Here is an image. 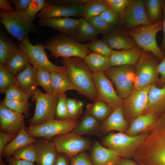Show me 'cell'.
<instances>
[{
	"mask_svg": "<svg viewBox=\"0 0 165 165\" xmlns=\"http://www.w3.org/2000/svg\"><path fill=\"white\" fill-rule=\"evenodd\" d=\"M87 0H50L46 1L55 4L83 5Z\"/></svg>",
	"mask_w": 165,
	"mask_h": 165,
	"instance_id": "53",
	"label": "cell"
},
{
	"mask_svg": "<svg viewBox=\"0 0 165 165\" xmlns=\"http://www.w3.org/2000/svg\"><path fill=\"white\" fill-rule=\"evenodd\" d=\"M126 126L123 107L121 105L112 110L110 115L101 125L100 129L103 132L111 130L122 131L125 129Z\"/></svg>",
	"mask_w": 165,
	"mask_h": 165,
	"instance_id": "23",
	"label": "cell"
},
{
	"mask_svg": "<svg viewBox=\"0 0 165 165\" xmlns=\"http://www.w3.org/2000/svg\"><path fill=\"white\" fill-rule=\"evenodd\" d=\"M163 20L147 25L139 26L128 30L126 34L143 51L152 53L161 61L165 54L159 47L156 39L157 34L162 31Z\"/></svg>",
	"mask_w": 165,
	"mask_h": 165,
	"instance_id": "2",
	"label": "cell"
},
{
	"mask_svg": "<svg viewBox=\"0 0 165 165\" xmlns=\"http://www.w3.org/2000/svg\"><path fill=\"white\" fill-rule=\"evenodd\" d=\"M36 103L34 114L28 120L29 126L38 125L55 116L58 95L54 93H44L37 88L32 97Z\"/></svg>",
	"mask_w": 165,
	"mask_h": 165,
	"instance_id": "5",
	"label": "cell"
},
{
	"mask_svg": "<svg viewBox=\"0 0 165 165\" xmlns=\"http://www.w3.org/2000/svg\"><path fill=\"white\" fill-rule=\"evenodd\" d=\"M119 164V165H138L131 160L124 159H120Z\"/></svg>",
	"mask_w": 165,
	"mask_h": 165,
	"instance_id": "58",
	"label": "cell"
},
{
	"mask_svg": "<svg viewBox=\"0 0 165 165\" xmlns=\"http://www.w3.org/2000/svg\"><path fill=\"white\" fill-rule=\"evenodd\" d=\"M0 21L7 31L13 37L22 42L31 33L38 30L33 18L26 12H1Z\"/></svg>",
	"mask_w": 165,
	"mask_h": 165,
	"instance_id": "4",
	"label": "cell"
},
{
	"mask_svg": "<svg viewBox=\"0 0 165 165\" xmlns=\"http://www.w3.org/2000/svg\"><path fill=\"white\" fill-rule=\"evenodd\" d=\"M16 46L1 33L0 36V63L5 64Z\"/></svg>",
	"mask_w": 165,
	"mask_h": 165,
	"instance_id": "41",
	"label": "cell"
},
{
	"mask_svg": "<svg viewBox=\"0 0 165 165\" xmlns=\"http://www.w3.org/2000/svg\"><path fill=\"white\" fill-rule=\"evenodd\" d=\"M146 12L152 24L162 20L163 1L147 0L145 1Z\"/></svg>",
	"mask_w": 165,
	"mask_h": 165,
	"instance_id": "35",
	"label": "cell"
},
{
	"mask_svg": "<svg viewBox=\"0 0 165 165\" xmlns=\"http://www.w3.org/2000/svg\"><path fill=\"white\" fill-rule=\"evenodd\" d=\"M70 165H94L84 151L70 159Z\"/></svg>",
	"mask_w": 165,
	"mask_h": 165,
	"instance_id": "49",
	"label": "cell"
},
{
	"mask_svg": "<svg viewBox=\"0 0 165 165\" xmlns=\"http://www.w3.org/2000/svg\"><path fill=\"white\" fill-rule=\"evenodd\" d=\"M37 165H54L58 152L53 141L44 139L35 143Z\"/></svg>",
	"mask_w": 165,
	"mask_h": 165,
	"instance_id": "19",
	"label": "cell"
},
{
	"mask_svg": "<svg viewBox=\"0 0 165 165\" xmlns=\"http://www.w3.org/2000/svg\"><path fill=\"white\" fill-rule=\"evenodd\" d=\"M67 107L72 119L77 120L82 113L83 104L82 102L79 100L67 98Z\"/></svg>",
	"mask_w": 165,
	"mask_h": 165,
	"instance_id": "45",
	"label": "cell"
},
{
	"mask_svg": "<svg viewBox=\"0 0 165 165\" xmlns=\"http://www.w3.org/2000/svg\"><path fill=\"white\" fill-rule=\"evenodd\" d=\"M94 165H114L118 164L120 157L112 151L96 141L93 145L90 154Z\"/></svg>",
	"mask_w": 165,
	"mask_h": 165,
	"instance_id": "20",
	"label": "cell"
},
{
	"mask_svg": "<svg viewBox=\"0 0 165 165\" xmlns=\"http://www.w3.org/2000/svg\"><path fill=\"white\" fill-rule=\"evenodd\" d=\"M6 160L8 165H34V163L26 160L17 159L13 156L6 158Z\"/></svg>",
	"mask_w": 165,
	"mask_h": 165,
	"instance_id": "54",
	"label": "cell"
},
{
	"mask_svg": "<svg viewBox=\"0 0 165 165\" xmlns=\"http://www.w3.org/2000/svg\"><path fill=\"white\" fill-rule=\"evenodd\" d=\"M109 7L105 0H87L83 5L82 16L88 19L99 16Z\"/></svg>",
	"mask_w": 165,
	"mask_h": 165,
	"instance_id": "33",
	"label": "cell"
},
{
	"mask_svg": "<svg viewBox=\"0 0 165 165\" xmlns=\"http://www.w3.org/2000/svg\"><path fill=\"white\" fill-rule=\"evenodd\" d=\"M160 122L165 125V112L160 119ZM160 134L156 151L147 156L146 160L148 165H165V128Z\"/></svg>",
	"mask_w": 165,
	"mask_h": 165,
	"instance_id": "27",
	"label": "cell"
},
{
	"mask_svg": "<svg viewBox=\"0 0 165 165\" xmlns=\"http://www.w3.org/2000/svg\"><path fill=\"white\" fill-rule=\"evenodd\" d=\"M36 69L29 64L23 71L16 76L17 84L30 97L38 88L36 79Z\"/></svg>",
	"mask_w": 165,
	"mask_h": 165,
	"instance_id": "21",
	"label": "cell"
},
{
	"mask_svg": "<svg viewBox=\"0 0 165 165\" xmlns=\"http://www.w3.org/2000/svg\"><path fill=\"white\" fill-rule=\"evenodd\" d=\"M38 140L30 136L25 130V126L16 134L15 138L5 147L1 156L8 158L12 156L18 149L26 145L35 144Z\"/></svg>",
	"mask_w": 165,
	"mask_h": 165,
	"instance_id": "24",
	"label": "cell"
},
{
	"mask_svg": "<svg viewBox=\"0 0 165 165\" xmlns=\"http://www.w3.org/2000/svg\"><path fill=\"white\" fill-rule=\"evenodd\" d=\"M20 46V49L28 56L30 64L35 68L42 67L50 72H58L67 75V69L64 66H57L50 61L45 51L46 48L45 45L41 43L32 45L28 35L21 42Z\"/></svg>",
	"mask_w": 165,
	"mask_h": 165,
	"instance_id": "8",
	"label": "cell"
},
{
	"mask_svg": "<svg viewBox=\"0 0 165 165\" xmlns=\"http://www.w3.org/2000/svg\"><path fill=\"white\" fill-rule=\"evenodd\" d=\"M145 137V134L130 136L121 133H111L104 138L102 142L120 157L127 155Z\"/></svg>",
	"mask_w": 165,
	"mask_h": 165,
	"instance_id": "10",
	"label": "cell"
},
{
	"mask_svg": "<svg viewBox=\"0 0 165 165\" xmlns=\"http://www.w3.org/2000/svg\"><path fill=\"white\" fill-rule=\"evenodd\" d=\"M88 48L92 52L109 57L112 50L104 40L95 39L86 44Z\"/></svg>",
	"mask_w": 165,
	"mask_h": 165,
	"instance_id": "42",
	"label": "cell"
},
{
	"mask_svg": "<svg viewBox=\"0 0 165 165\" xmlns=\"http://www.w3.org/2000/svg\"><path fill=\"white\" fill-rule=\"evenodd\" d=\"M111 110L106 103L98 100L88 104L85 112L91 115L99 122L103 121L108 116Z\"/></svg>",
	"mask_w": 165,
	"mask_h": 165,
	"instance_id": "34",
	"label": "cell"
},
{
	"mask_svg": "<svg viewBox=\"0 0 165 165\" xmlns=\"http://www.w3.org/2000/svg\"><path fill=\"white\" fill-rule=\"evenodd\" d=\"M36 79L38 86H42L46 93H53L51 85L50 72L48 69L42 67L37 68Z\"/></svg>",
	"mask_w": 165,
	"mask_h": 165,
	"instance_id": "36",
	"label": "cell"
},
{
	"mask_svg": "<svg viewBox=\"0 0 165 165\" xmlns=\"http://www.w3.org/2000/svg\"><path fill=\"white\" fill-rule=\"evenodd\" d=\"M102 39L113 50L129 49L136 46L134 41L126 33L118 30H114Z\"/></svg>",
	"mask_w": 165,
	"mask_h": 165,
	"instance_id": "22",
	"label": "cell"
},
{
	"mask_svg": "<svg viewBox=\"0 0 165 165\" xmlns=\"http://www.w3.org/2000/svg\"><path fill=\"white\" fill-rule=\"evenodd\" d=\"M83 5L55 4L46 1L44 8L36 16L39 19L82 16Z\"/></svg>",
	"mask_w": 165,
	"mask_h": 165,
	"instance_id": "14",
	"label": "cell"
},
{
	"mask_svg": "<svg viewBox=\"0 0 165 165\" xmlns=\"http://www.w3.org/2000/svg\"><path fill=\"white\" fill-rule=\"evenodd\" d=\"M120 21L128 30L152 24L146 12L145 1L142 0H131Z\"/></svg>",
	"mask_w": 165,
	"mask_h": 165,
	"instance_id": "13",
	"label": "cell"
},
{
	"mask_svg": "<svg viewBox=\"0 0 165 165\" xmlns=\"http://www.w3.org/2000/svg\"><path fill=\"white\" fill-rule=\"evenodd\" d=\"M70 158L65 155L57 153V158L54 165H70Z\"/></svg>",
	"mask_w": 165,
	"mask_h": 165,
	"instance_id": "55",
	"label": "cell"
},
{
	"mask_svg": "<svg viewBox=\"0 0 165 165\" xmlns=\"http://www.w3.org/2000/svg\"><path fill=\"white\" fill-rule=\"evenodd\" d=\"M164 4L165 5V0L164 1Z\"/></svg>",
	"mask_w": 165,
	"mask_h": 165,
	"instance_id": "60",
	"label": "cell"
},
{
	"mask_svg": "<svg viewBox=\"0 0 165 165\" xmlns=\"http://www.w3.org/2000/svg\"><path fill=\"white\" fill-rule=\"evenodd\" d=\"M163 37L161 45V48L162 50H165V5L163 1Z\"/></svg>",
	"mask_w": 165,
	"mask_h": 165,
	"instance_id": "57",
	"label": "cell"
},
{
	"mask_svg": "<svg viewBox=\"0 0 165 165\" xmlns=\"http://www.w3.org/2000/svg\"><path fill=\"white\" fill-rule=\"evenodd\" d=\"M0 8L7 12H13L15 11L14 7L10 5L9 1L6 0H0Z\"/></svg>",
	"mask_w": 165,
	"mask_h": 165,
	"instance_id": "56",
	"label": "cell"
},
{
	"mask_svg": "<svg viewBox=\"0 0 165 165\" xmlns=\"http://www.w3.org/2000/svg\"><path fill=\"white\" fill-rule=\"evenodd\" d=\"M138 46L129 49L113 50L109 57L111 67L133 65L137 64L142 53Z\"/></svg>",
	"mask_w": 165,
	"mask_h": 165,
	"instance_id": "18",
	"label": "cell"
},
{
	"mask_svg": "<svg viewBox=\"0 0 165 165\" xmlns=\"http://www.w3.org/2000/svg\"><path fill=\"white\" fill-rule=\"evenodd\" d=\"M147 53L142 52L136 64L135 89L150 85L159 79V63Z\"/></svg>",
	"mask_w": 165,
	"mask_h": 165,
	"instance_id": "11",
	"label": "cell"
},
{
	"mask_svg": "<svg viewBox=\"0 0 165 165\" xmlns=\"http://www.w3.org/2000/svg\"><path fill=\"white\" fill-rule=\"evenodd\" d=\"M155 121V117L153 113L140 115L137 116L132 122L127 131V134L134 136L147 128L153 124Z\"/></svg>",
	"mask_w": 165,
	"mask_h": 165,
	"instance_id": "31",
	"label": "cell"
},
{
	"mask_svg": "<svg viewBox=\"0 0 165 165\" xmlns=\"http://www.w3.org/2000/svg\"><path fill=\"white\" fill-rule=\"evenodd\" d=\"M53 92L58 95L65 94L69 90H76L67 74L58 72H50Z\"/></svg>",
	"mask_w": 165,
	"mask_h": 165,
	"instance_id": "28",
	"label": "cell"
},
{
	"mask_svg": "<svg viewBox=\"0 0 165 165\" xmlns=\"http://www.w3.org/2000/svg\"><path fill=\"white\" fill-rule=\"evenodd\" d=\"M0 105L19 113L24 114L26 117H28L29 116V108L31 104L28 101L5 99L1 102Z\"/></svg>",
	"mask_w": 165,
	"mask_h": 165,
	"instance_id": "37",
	"label": "cell"
},
{
	"mask_svg": "<svg viewBox=\"0 0 165 165\" xmlns=\"http://www.w3.org/2000/svg\"><path fill=\"white\" fill-rule=\"evenodd\" d=\"M5 99L20 101H28L30 97L17 84H15L5 90Z\"/></svg>",
	"mask_w": 165,
	"mask_h": 165,
	"instance_id": "43",
	"label": "cell"
},
{
	"mask_svg": "<svg viewBox=\"0 0 165 165\" xmlns=\"http://www.w3.org/2000/svg\"><path fill=\"white\" fill-rule=\"evenodd\" d=\"M79 19L69 17H52L39 19L38 25L52 28L73 37L79 27Z\"/></svg>",
	"mask_w": 165,
	"mask_h": 165,
	"instance_id": "16",
	"label": "cell"
},
{
	"mask_svg": "<svg viewBox=\"0 0 165 165\" xmlns=\"http://www.w3.org/2000/svg\"><path fill=\"white\" fill-rule=\"evenodd\" d=\"M0 165H8L6 164L2 160V158L0 159Z\"/></svg>",
	"mask_w": 165,
	"mask_h": 165,
	"instance_id": "59",
	"label": "cell"
},
{
	"mask_svg": "<svg viewBox=\"0 0 165 165\" xmlns=\"http://www.w3.org/2000/svg\"><path fill=\"white\" fill-rule=\"evenodd\" d=\"M16 84V76L8 70L4 64L0 63V92Z\"/></svg>",
	"mask_w": 165,
	"mask_h": 165,
	"instance_id": "39",
	"label": "cell"
},
{
	"mask_svg": "<svg viewBox=\"0 0 165 165\" xmlns=\"http://www.w3.org/2000/svg\"><path fill=\"white\" fill-rule=\"evenodd\" d=\"M79 19V27L72 37L80 42L96 39L98 33L93 25L82 17Z\"/></svg>",
	"mask_w": 165,
	"mask_h": 165,
	"instance_id": "30",
	"label": "cell"
},
{
	"mask_svg": "<svg viewBox=\"0 0 165 165\" xmlns=\"http://www.w3.org/2000/svg\"><path fill=\"white\" fill-rule=\"evenodd\" d=\"M31 0H11L9 1L10 4L14 5L15 11L26 12Z\"/></svg>",
	"mask_w": 165,
	"mask_h": 165,
	"instance_id": "51",
	"label": "cell"
},
{
	"mask_svg": "<svg viewBox=\"0 0 165 165\" xmlns=\"http://www.w3.org/2000/svg\"><path fill=\"white\" fill-rule=\"evenodd\" d=\"M16 135L0 132V159L2 158V154L6 146L15 138Z\"/></svg>",
	"mask_w": 165,
	"mask_h": 165,
	"instance_id": "50",
	"label": "cell"
},
{
	"mask_svg": "<svg viewBox=\"0 0 165 165\" xmlns=\"http://www.w3.org/2000/svg\"><path fill=\"white\" fill-rule=\"evenodd\" d=\"M86 20L93 25L98 34L106 35L114 30L115 25L107 22L99 16Z\"/></svg>",
	"mask_w": 165,
	"mask_h": 165,
	"instance_id": "40",
	"label": "cell"
},
{
	"mask_svg": "<svg viewBox=\"0 0 165 165\" xmlns=\"http://www.w3.org/2000/svg\"><path fill=\"white\" fill-rule=\"evenodd\" d=\"M53 139L57 152L70 159L88 149L91 146L89 140L72 131L57 136Z\"/></svg>",
	"mask_w": 165,
	"mask_h": 165,
	"instance_id": "9",
	"label": "cell"
},
{
	"mask_svg": "<svg viewBox=\"0 0 165 165\" xmlns=\"http://www.w3.org/2000/svg\"><path fill=\"white\" fill-rule=\"evenodd\" d=\"M67 98L65 94L58 95L55 116L57 119L66 120L72 119L68 111L67 107Z\"/></svg>",
	"mask_w": 165,
	"mask_h": 165,
	"instance_id": "44",
	"label": "cell"
},
{
	"mask_svg": "<svg viewBox=\"0 0 165 165\" xmlns=\"http://www.w3.org/2000/svg\"><path fill=\"white\" fill-rule=\"evenodd\" d=\"M85 61L93 72H104L111 67L109 57L92 52L84 59Z\"/></svg>",
	"mask_w": 165,
	"mask_h": 165,
	"instance_id": "29",
	"label": "cell"
},
{
	"mask_svg": "<svg viewBox=\"0 0 165 165\" xmlns=\"http://www.w3.org/2000/svg\"><path fill=\"white\" fill-rule=\"evenodd\" d=\"M109 7L113 9L120 18L123 15L130 0H105Z\"/></svg>",
	"mask_w": 165,
	"mask_h": 165,
	"instance_id": "46",
	"label": "cell"
},
{
	"mask_svg": "<svg viewBox=\"0 0 165 165\" xmlns=\"http://www.w3.org/2000/svg\"><path fill=\"white\" fill-rule=\"evenodd\" d=\"M119 165V164H115V165Z\"/></svg>",
	"mask_w": 165,
	"mask_h": 165,
	"instance_id": "61",
	"label": "cell"
},
{
	"mask_svg": "<svg viewBox=\"0 0 165 165\" xmlns=\"http://www.w3.org/2000/svg\"><path fill=\"white\" fill-rule=\"evenodd\" d=\"M104 73L113 82L117 93L123 100L135 90L136 75L131 65L111 67Z\"/></svg>",
	"mask_w": 165,
	"mask_h": 165,
	"instance_id": "7",
	"label": "cell"
},
{
	"mask_svg": "<svg viewBox=\"0 0 165 165\" xmlns=\"http://www.w3.org/2000/svg\"><path fill=\"white\" fill-rule=\"evenodd\" d=\"M45 3L44 0H31L26 12L34 20L38 13L44 8Z\"/></svg>",
	"mask_w": 165,
	"mask_h": 165,
	"instance_id": "47",
	"label": "cell"
},
{
	"mask_svg": "<svg viewBox=\"0 0 165 165\" xmlns=\"http://www.w3.org/2000/svg\"><path fill=\"white\" fill-rule=\"evenodd\" d=\"M44 43L51 55L57 59L75 57L84 59L92 52L86 44L79 42L72 37L63 34L55 36Z\"/></svg>",
	"mask_w": 165,
	"mask_h": 165,
	"instance_id": "3",
	"label": "cell"
},
{
	"mask_svg": "<svg viewBox=\"0 0 165 165\" xmlns=\"http://www.w3.org/2000/svg\"><path fill=\"white\" fill-rule=\"evenodd\" d=\"M157 71L159 75L158 82L161 84L165 83V55L157 66Z\"/></svg>",
	"mask_w": 165,
	"mask_h": 165,
	"instance_id": "52",
	"label": "cell"
},
{
	"mask_svg": "<svg viewBox=\"0 0 165 165\" xmlns=\"http://www.w3.org/2000/svg\"><path fill=\"white\" fill-rule=\"evenodd\" d=\"M165 108V83L161 88L156 86L154 83L150 85L145 110L153 112Z\"/></svg>",
	"mask_w": 165,
	"mask_h": 165,
	"instance_id": "26",
	"label": "cell"
},
{
	"mask_svg": "<svg viewBox=\"0 0 165 165\" xmlns=\"http://www.w3.org/2000/svg\"><path fill=\"white\" fill-rule=\"evenodd\" d=\"M29 64L27 54L16 46L4 64L8 70L16 75L25 70Z\"/></svg>",
	"mask_w": 165,
	"mask_h": 165,
	"instance_id": "25",
	"label": "cell"
},
{
	"mask_svg": "<svg viewBox=\"0 0 165 165\" xmlns=\"http://www.w3.org/2000/svg\"><path fill=\"white\" fill-rule=\"evenodd\" d=\"M79 123L77 120L53 119L43 123L25 127L28 134L34 138H42L48 140L55 137L72 131Z\"/></svg>",
	"mask_w": 165,
	"mask_h": 165,
	"instance_id": "6",
	"label": "cell"
},
{
	"mask_svg": "<svg viewBox=\"0 0 165 165\" xmlns=\"http://www.w3.org/2000/svg\"><path fill=\"white\" fill-rule=\"evenodd\" d=\"M93 79L98 100L106 103L112 110L123 105L122 99L114 89L110 81L104 72L93 73Z\"/></svg>",
	"mask_w": 165,
	"mask_h": 165,
	"instance_id": "12",
	"label": "cell"
},
{
	"mask_svg": "<svg viewBox=\"0 0 165 165\" xmlns=\"http://www.w3.org/2000/svg\"><path fill=\"white\" fill-rule=\"evenodd\" d=\"M24 116L22 114L0 105V131L17 134L25 126Z\"/></svg>",
	"mask_w": 165,
	"mask_h": 165,
	"instance_id": "15",
	"label": "cell"
},
{
	"mask_svg": "<svg viewBox=\"0 0 165 165\" xmlns=\"http://www.w3.org/2000/svg\"><path fill=\"white\" fill-rule=\"evenodd\" d=\"M61 62L67 69V75L78 93L94 102L98 100L93 79V72L84 59L78 57L62 58Z\"/></svg>",
	"mask_w": 165,
	"mask_h": 165,
	"instance_id": "1",
	"label": "cell"
},
{
	"mask_svg": "<svg viewBox=\"0 0 165 165\" xmlns=\"http://www.w3.org/2000/svg\"><path fill=\"white\" fill-rule=\"evenodd\" d=\"M13 157L34 163L37 158V152L35 144L26 145L16 150L13 154Z\"/></svg>",
	"mask_w": 165,
	"mask_h": 165,
	"instance_id": "38",
	"label": "cell"
},
{
	"mask_svg": "<svg viewBox=\"0 0 165 165\" xmlns=\"http://www.w3.org/2000/svg\"><path fill=\"white\" fill-rule=\"evenodd\" d=\"M150 86L135 89L123 101L125 108L132 115L137 116L141 115L145 110Z\"/></svg>",
	"mask_w": 165,
	"mask_h": 165,
	"instance_id": "17",
	"label": "cell"
},
{
	"mask_svg": "<svg viewBox=\"0 0 165 165\" xmlns=\"http://www.w3.org/2000/svg\"><path fill=\"white\" fill-rule=\"evenodd\" d=\"M99 16L107 22L115 26L120 21V19L118 15L110 7L104 10Z\"/></svg>",
	"mask_w": 165,
	"mask_h": 165,
	"instance_id": "48",
	"label": "cell"
},
{
	"mask_svg": "<svg viewBox=\"0 0 165 165\" xmlns=\"http://www.w3.org/2000/svg\"><path fill=\"white\" fill-rule=\"evenodd\" d=\"M99 121L93 116L85 112L81 120L72 132L80 135L94 133L100 129Z\"/></svg>",
	"mask_w": 165,
	"mask_h": 165,
	"instance_id": "32",
	"label": "cell"
}]
</instances>
